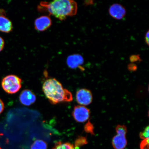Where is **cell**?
I'll return each mask as SVG.
<instances>
[{
	"label": "cell",
	"mask_w": 149,
	"mask_h": 149,
	"mask_svg": "<svg viewBox=\"0 0 149 149\" xmlns=\"http://www.w3.org/2000/svg\"><path fill=\"white\" fill-rule=\"evenodd\" d=\"M13 29L12 22L6 16L5 11L0 9V31L8 33L12 31Z\"/></svg>",
	"instance_id": "obj_9"
},
{
	"label": "cell",
	"mask_w": 149,
	"mask_h": 149,
	"mask_svg": "<svg viewBox=\"0 0 149 149\" xmlns=\"http://www.w3.org/2000/svg\"><path fill=\"white\" fill-rule=\"evenodd\" d=\"M76 100L80 105L82 106L89 105L92 102V93L86 89H79L76 93Z\"/></svg>",
	"instance_id": "obj_6"
},
{
	"label": "cell",
	"mask_w": 149,
	"mask_h": 149,
	"mask_svg": "<svg viewBox=\"0 0 149 149\" xmlns=\"http://www.w3.org/2000/svg\"><path fill=\"white\" fill-rule=\"evenodd\" d=\"M52 25L51 19L47 16H41L37 18L34 22L35 29L39 31H45Z\"/></svg>",
	"instance_id": "obj_7"
},
{
	"label": "cell",
	"mask_w": 149,
	"mask_h": 149,
	"mask_svg": "<svg viewBox=\"0 0 149 149\" xmlns=\"http://www.w3.org/2000/svg\"><path fill=\"white\" fill-rule=\"evenodd\" d=\"M4 105L2 100L0 99V114L2 113L4 110Z\"/></svg>",
	"instance_id": "obj_21"
},
{
	"label": "cell",
	"mask_w": 149,
	"mask_h": 149,
	"mask_svg": "<svg viewBox=\"0 0 149 149\" xmlns=\"http://www.w3.org/2000/svg\"><path fill=\"white\" fill-rule=\"evenodd\" d=\"M109 13L111 17L115 19L120 20L125 16L126 10L122 5L118 3H114L110 7Z\"/></svg>",
	"instance_id": "obj_8"
},
{
	"label": "cell",
	"mask_w": 149,
	"mask_h": 149,
	"mask_svg": "<svg viewBox=\"0 0 149 149\" xmlns=\"http://www.w3.org/2000/svg\"><path fill=\"white\" fill-rule=\"evenodd\" d=\"M89 110L84 106L77 105L74 107L72 113V116L77 122L83 123L86 122L90 117Z\"/></svg>",
	"instance_id": "obj_5"
},
{
	"label": "cell",
	"mask_w": 149,
	"mask_h": 149,
	"mask_svg": "<svg viewBox=\"0 0 149 149\" xmlns=\"http://www.w3.org/2000/svg\"><path fill=\"white\" fill-rule=\"evenodd\" d=\"M47 143L42 140L37 139L31 145V149H47Z\"/></svg>",
	"instance_id": "obj_12"
},
{
	"label": "cell",
	"mask_w": 149,
	"mask_h": 149,
	"mask_svg": "<svg viewBox=\"0 0 149 149\" xmlns=\"http://www.w3.org/2000/svg\"><path fill=\"white\" fill-rule=\"evenodd\" d=\"M140 148L141 149H149V138L144 139L141 141Z\"/></svg>",
	"instance_id": "obj_17"
},
{
	"label": "cell",
	"mask_w": 149,
	"mask_h": 149,
	"mask_svg": "<svg viewBox=\"0 0 149 149\" xmlns=\"http://www.w3.org/2000/svg\"><path fill=\"white\" fill-rule=\"evenodd\" d=\"M53 149H75L73 144L69 143H63L59 141L56 143Z\"/></svg>",
	"instance_id": "obj_13"
},
{
	"label": "cell",
	"mask_w": 149,
	"mask_h": 149,
	"mask_svg": "<svg viewBox=\"0 0 149 149\" xmlns=\"http://www.w3.org/2000/svg\"><path fill=\"white\" fill-rule=\"evenodd\" d=\"M3 135V134H0V136H2ZM0 149H2L1 148V147H0Z\"/></svg>",
	"instance_id": "obj_23"
},
{
	"label": "cell",
	"mask_w": 149,
	"mask_h": 149,
	"mask_svg": "<svg viewBox=\"0 0 149 149\" xmlns=\"http://www.w3.org/2000/svg\"><path fill=\"white\" fill-rule=\"evenodd\" d=\"M149 126H147L144 131L140 133L139 136L141 139H145L149 138Z\"/></svg>",
	"instance_id": "obj_16"
},
{
	"label": "cell",
	"mask_w": 149,
	"mask_h": 149,
	"mask_svg": "<svg viewBox=\"0 0 149 149\" xmlns=\"http://www.w3.org/2000/svg\"><path fill=\"white\" fill-rule=\"evenodd\" d=\"M87 143L86 139L85 137H80L76 139L75 141V146L74 148L75 149H79L80 146H83Z\"/></svg>",
	"instance_id": "obj_14"
},
{
	"label": "cell",
	"mask_w": 149,
	"mask_h": 149,
	"mask_svg": "<svg viewBox=\"0 0 149 149\" xmlns=\"http://www.w3.org/2000/svg\"><path fill=\"white\" fill-rule=\"evenodd\" d=\"M22 82V79L17 76L10 74L3 78L1 86L6 92L9 94H14L20 90Z\"/></svg>",
	"instance_id": "obj_3"
},
{
	"label": "cell",
	"mask_w": 149,
	"mask_h": 149,
	"mask_svg": "<svg viewBox=\"0 0 149 149\" xmlns=\"http://www.w3.org/2000/svg\"><path fill=\"white\" fill-rule=\"evenodd\" d=\"M19 100L23 105L29 106L34 103L36 100V96L32 91L25 89L20 93Z\"/></svg>",
	"instance_id": "obj_10"
},
{
	"label": "cell",
	"mask_w": 149,
	"mask_h": 149,
	"mask_svg": "<svg viewBox=\"0 0 149 149\" xmlns=\"http://www.w3.org/2000/svg\"><path fill=\"white\" fill-rule=\"evenodd\" d=\"M149 31H148L146 33V35H145V42H146V43L148 45H149Z\"/></svg>",
	"instance_id": "obj_22"
},
{
	"label": "cell",
	"mask_w": 149,
	"mask_h": 149,
	"mask_svg": "<svg viewBox=\"0 0 149 149\" xmlns=\"http://www.w3.org/2000/svg\"><path fill=\"white\" fill-rule=\"evenodd\" d=\"M130 60L132 62H135L139 60H140L139 56L138 55H135L131 56L130 58Z\"/></svg>",
	"instance_id": "obj_19"
},
{
	"label": "cell",
	"mask_w": 149,
	"mask_h": 149,
	"mask_svg": "<svg viewBox=\"0 0 149 149\" xmlns=\"http://www.w3.org/2000/svg\"><path fill=\"white\" fill-rule=\"evenodd\" d=\"M38 9L40 11H46L61 20L75 15L77 11V3L70 0H56L51 2L42 1Z\"/></svg>",
	"instance_id": "obj_1"
},
{
	"label": "cell",
	"mask_w": 149,
	"mask_h": 149,
	"mask_svg": "<svg viewBox=\"0 0 149 149\" xmlns=\"http://www.w3.org/2000/svg\"><path fill=\"white\" fill-rule=\"evenodd\" d=\"M5 45V42L3 39L0 37V52L3 49Z\"/></svg>",
	"instance_id": "obj_20"
},
{
	"label": "cell",
	"mask_w": 149,
	"mask_h": 149,
	"mask_svg": "<svg viewBox=\"0 0 149 149\" xmlns=\"http://www.w3.org/2000/svg\"><path fill=\"white\" fill-rule=\"evenodd\" d=\"M84 60L82 56L78 54L71 55L67 59V64L70 68L75 69L83 64Z\"/></svg>",
	"instance_id": "obj_11"
},
{
	"label": "cell",
	"mask_w": 149,
	"mask_h": 149,
	"mask_svg": "<svg viewBox=\"0 0 149 149\" xmlns=\"http://www.w3.org/2000/svg\"><path fill=\"white\" fill-rule=\"evenodd\" d=\"M128 70L131 71H134L137 69V66L134 63H131V64L128 65Z\"/></svg>",
	"instance_id": "obj_18"
},
{
	"label": "cell",
	"mask_w": 149,
	"mask_h": 149,
	"mask_svg": "<svg viewBox=\"0 0 149 149\" xmlns=\"http://www.w3.org/2000/svg\"><path fill=\"white\" fill-rule=\"evenodd\" d=\"M84 128L85 131L87 133L90 134H91L93 135L94 134V126L89 121L85 124Z\"/></svg>",
	"instance_id": "obj_15"
},
{
	"label": "cell",
	"mask_w": 149,
	"mask_h": 149,
	"mask_svg": "<svg viewBox=\"0 0 149 149\" xmlns=\"http://www.w3.org/2000/svg\"><path fill=\"white\" fill-rule=\"evenodd\" d=\"M117 134L113 137L112 144L115 149H124L127 145L126 135L127 128L124 125H117L116 128Z\"/></svg>",
	"instance_id": "obj_4"
},
{
	"label": "cell",
	"mask_w": 149,
	"mask_h": 149,
	"mask_svg": "<svg viewBox=\"0 0 149 149\" xmlns=\"http://www.w3.org/2000/svg\"><path fill=\"white\" fill-rule=\"evenodd\" d=\"M42 90L46 97L52 104L72 101V93L63 88L61 84L54 78L46 80L43 85Z\"/></svg>",
	"instance_id": "obj_2"
}]
</instances>
